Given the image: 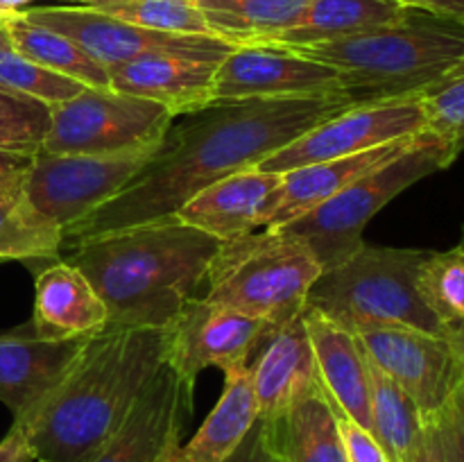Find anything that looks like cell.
<instances>
[{
    "label": "cell",
    "instance_id": "cell-1",
    "mask_svg": "<svg viewBox=\"0 0 464 462\" xmlns=\"http://www.w3.org/2000/svg\"><path fill=\"white\" fill-rule=\"evenodd\" d=\"M353 107L344 93L313 98L216 100L199 111L172 120L161 145L134 179L63 231L62 249L111 231L175 216L207 186L256 168L311 127Z\"/></svg>",
    "mask_w": 464,
    "mask_h": 462
},
{
    "label": "cell",
    "instance_id": "cell-5",
    "mask_svg": "<svg viewBox=\"0 0 464 462\" xmlns=\"http://www.w3.org/2000/svg\"><path fill=\"white\" fill-rule=\"evenodd\" d=\"M324 272L304 240L276 229L222 243L207 274V302L272 326L295 320L306 308L308 293Z\"/></svg>",
    "mask_w": 464,
    "mask_h": 462
},
{
    "label": "cell",
    "instance_id": "cell-27",
    "mask_svg": "<svg viewBox=\"0 0 464 462\" xmlns=\"http://www.w3.org/2000/svg\"><path fill=\"white\" fill-rule=\"evenodd\" d=\"M5 32L9 36L12 50L23 54L30 62L50 71L66 75L84 86H109V71L91 59L84 50L59 32L30 23L21 12L5 23Z\"/></svg>",
    "mask_w": 464,
    "mask_h": 462
},
{
    "label": "cell",
    "instance_id": "cell-39",
    "mask_svg": "<svg viewBox=\"0 0 464 462\" xmlns=\"http://www.w3.org/2000/svg\"><path fill=\"white\" fill-rule=\"evenodd\" d=\"M62 3L75 5V7H93V9H100V7H107V5L121 3V0H62Z\"/></svg>",
    "mask_w": 464,
    "mask_h": 462
},
{
    "label": "cell",
    "instance_id": "cell-23",
    "mask_svg": "<svg viewBox=\"0 0 464 462\" xmlns=\"http://www.w3.org/2000/svg\"><path fill=\"white\" fill-rule=\"evenodd\" d=\"M258 419L249 367L225 374V390L188 442L168 448L161 462H227Z\"/></svg>",
    "mask_w": 464,
    "mask_h": 462
},
{
    "label": "cell",
    "instance_id": "cell-4",
    "mask_svg": "<svg viewBox=\"0 0 464 462\" xmlns=\"http://www.w3.org/2000/svg\"><path fill=\"white\" fill-rule=\"evenodd\" d=\"M426 256V249L362 243L352 256L317 276L306 308H315L352 331L401 324L435 335H458L433 315L417 290V272Z\"/></svg>",
    "mask_w": 464,
    "mask_h": 462
},
{
    "label": "cell",
    "instance_id": "cell-40",
    "mask_svg": "<svg viewBox=\"0 0 464 462\" xmlns=\"http://www.w3.org/2000/svg\"><path fill=\"white\" fill-rule=\"evenodd\" d=\"M30 3H34V0H0V9H5V12H21Z\"/></svg>",
    "mask_w": 464,
    "mask_h": 462
},
{
    "label": "cell",
    "instance_id": "cell-17",
    "mask_svg": "<svg viewBox=\"0 0 464 462\" xmlns=\"http://www.w3.org/2000/svg\"><path fill=\"white\" fill-rule=\"evenodd\" d=\"M247 367L258 419L276 421L320 380L304 313L285 324L275 326Z\"/></svg>",
    "mask_w": 464,
    "mask_h": 462
},
{
    "label": "cell",
    "instance_id": "cell-35",
    "mask_svg": "<svg viewBox=\"0 0 464 462\" xmlns=\"http://www.w3.org/2000/svg\"><path fill=\"white\" fill-rule=\"evenodd\" d=\"M227 462H281L270 421L256 419Z\"/></svg>",
    "mask_w": 464,
    "mask_h": 462
},
{
    "label": "cell",
    "instance_id": "cell-19",
    "mask_svg": "<svg viewBox=\"0 0 464 462\" xmlns=\"http://www.w3.org/2000/svg\"><path fill=\"white\" fill-rule=\"evenodd\" d=\"M317 379L331 406L372 430L370 410V362L361 340L352 329L329 320L315 308L304 311Z\"/></svg>",
    "mask_w": 464,
    "mask_h": 462
},
{
    "label": "cell",
    "instance_id": "cell-36",
    "mask_svg": "<svg viewBox=\"0 0 464 462\" xmlns=\"http://www.w3.org/2000/svg\"><path fill=\"white\" fill-rule=\"evenodd\" d=\"M411 462H447L438 417H424V428Z\"/></svg>",
    "mask_w": 464,
    "mask_h": 462
},
{
    "label": "cell",
    "instance_id": "cell-26",
    "mask_svg": "<svg viewBox=\"0 0 464 462\" xmlns=\"http://www.w3.org/2000/svg\"><path fill=\"white\" fill-rule=\"evenodd\" d=\"M213 36L234 48L272 43L293 30L311 0H195Z\"/></svg>",
    "mask_w": 464,
    "mask_h": 462
},
{
    "label": "cell",
    "instance_id": "cell-24",
    "mask_svg": "<svg viewBox=\"0 0 464 462\" xmlns=\"http://www.w3.org/2000/svg\"><path fill=\"white\" fill-rule=\"evenodd\" d=\"M408 9L399 0H311L299 25L279 34L272 43L304 48L365 34L401 21Z\"/></svg>",
    "mask_w": 464,
    "mask_h": 462
},
{
    "label": "cell",
    "instance_id": "cell-25",
    "mask_svg": "<svg viewBox=\"0 0 464 462\" xmlns=\"http://www.w3.org/2000/svg\"><path fill=\"white\" fill-rule=\"evenodd\" d=\"M270 424L281 462H347L335 412L320 380Z\"/></svg>",
    "mask_w": 464,
    "mask_h": 462
},
{
    "label": "cell",
    "instance_id": "cell-38",
    "mask_svg": "<svg viewBox=\"0 0 464 462\" xmlns=\"http://www.w3.org/2000/svg\"><path fill=\"white\" fill-rule=\"evenodd\" d=\"M399 3L406 5V7L424 9V12L456 18V21L464 23V0H399Z\"/></svg>",
    "mask_w": 464,
    "mask_h": 462
},
{
    "label": "cell",
    "instance_id": "cell-11",
    "mask_svg": "<svg viewBox=\"0 0 464 462\" xmlns=\"http://www.w3.org/2000/svg\"><path fill=\"white\" fill-rule=\"evenodd\" d=\"M21 14L30 23L71 39L107 71L148 53H188L225 59L234 50V45L216 36L145 30L93 7L50 5V7H25L21 9Z\"/></svg>",
    "mask_w": 464,
    "mask_h": 462
},
{
    "label": "cell",
    "instance_id": "cell-3",
    "mask_svg": "<svg viewBox=\"0 0 464 462\" xmlns=\"http://www.w3.org/2000/svg\"><path fill=\"white\" fill-rule=\"evenodd\" d=\"M220 245L168 216L75 245L63 261L100 294L109 311L107 329H168L207 284Z\"/></svg>",
    "mask_w": 464,
    "mask_h": 462
},
{
    "label": "cell",
    "instance_id": "cell-8",
    "mask_svg": "<svg viewBox=\"0 0 464 462\" xmlns=\"http://www.w3.org/2000/svg\"><path fill=\"white\" fill-rule=\"evenodd\" d=\"M152 154L89 157L41 149L25 163V193L32 207L63 234L116 197Z\"/></svg>",
    "mask_w": 464,
    "mask_h": 462
},
{
    "label": "cell",
    "instance_id": "cell-37",
    "mask_svg": "<svg viewBox=\"0 0 464 462\" xmlns=\"http://www.w3.org/2000/svg\"><path fill=\"white\" fill-rule=\"evenodd\" d=\"M36 453L27 442L25 433L12 424V430L0 439V462H34Z\"/></svg>",
    "mask_w": 464,
    "mask_h": 462
},
{
    "label": "cell",
    "instance_id": "cell-16",
    "mask_svg": "<svg viewBox=\"0 0 464 462\" xmlns=\"http://www.w3.org/2000/svg\"><path fill=\"white\" fill-rule=\"evenodd\" d=\"M220 62L208 54L148 53L109 68V86L163 104L175 118L186 116L216 102L213 80Z\"/></svg>",
    "mask_w": 464,
    "mask_h": 462
},
{
    "label": "cell",
    "instance_id": "cell-7",
    "mask_svg": "<svg viewBox=\"0 0 464 462\" xmlns=\"http://www.w3.org/2000/svg\"><path fill=\"white\" fill-rule=\"evenodd\" d=\"M175 116L152 100L121 93L111 86H86L75 98L50 107L41 149L50 154L154 152Z\"/></svg>",
    "mask_w": 464,
    "mask_h": 462
},
{
    "label": "cell",
    "instance_id": "cell-34",
    "mask_svg": "<svg viewBox=\"0 0 464 462\" xmlns=\"http://www.w3.org/2000/svg\"><path fill=\"white\" fill-rule=\"evenodd\" d=\"M435 417L442 433L447 462H464V380Z\"/></svg>",
    "mask_w": 464,
    "mask_h": 462
},
{
    "label": "cell",
    "instance_id": "cell-31",
    "mask_svg": "<svg viewBox=\"0 0 464 462\" xmlns=\"http://www.w3.org/2000/svg\"><path fill=\"white\" fill-rule=\"evenodd\" d=\"M0 89L39 100L45 107H54V104L75 98L86 86L50 68L39 66L9 48L0 53Z\"/></svg>",
    "mask_w": 464,
    "mask_h": 462
},
{
    "label": "cell",
    "instance_id": "cell-13",
    "mask_svg": "<svg viewBox=\"0 0 464 462\" xmlns=\"http://www.w3.org/2000/svg\"><path fill=\"white\" fill-rule=\"evenodd\" d=\"M344 93V82L329 63L285 45L261 43L234 48L213 80L216 100L313 98Z\"/></svg>",
    "mask_w": 464,
    "mask_h": 462
},
{
    "label": "cell",
    "instance_id": "cell-10",
    "mask_svg": "<svg viewBox=\"0 0 464 462\" xmlns=\"http://www.w3.org/2000/svg\"><path fill=\"white\" fill-rule=\"evenodd\" d=\"M421 131H426V116L420 95L353 104L304 131L302 136L263 159L256 168L284 175L311 163L352 157L392 140L412 139Z\"/></svg>",
    "mask_w": 464,
    "mask_h": 462
},
{
    "label": "cell",
    "instance_id": "cell-15",
    "mask_svg": "<svg viewBox=\"0 0 464 462\" xmlns=\"http://www.w3.org/2000/svg\"><path fill=\"white\" fill-rule=\"evenodd\" d=\"M284 175L279 172L258 168L234 172L199 190L181 204L175 216L220 243H231L252 231L266 229Z\"/></svg>",
    "mask_w": 464,
    "mask_h": 462
},
{
    "label": "cell",
    "instance_id": "cell-41",
    "mask_svg": "<svg viewBox=\"0 0 464 462\" xmlns=\"http://www.w3.org/2000/svg\"><path fill=\"white\" fill-rule=\"evenodd\" d=\"M9 48H12V43H9L7 32H5V27H0V53H5V50Z\"/></svg>",
    "mask_w": 464,
    "mask_h": 462
},
{
    "label": "cell",
    "instance_id": "cell-21",
    "mask_svg": "<svg viewBox=\"0 0 464 462\" xmlns=\"http://www.w3.org/2000/svg\"><path fill=\"white\" fill-rule=\"evenodd\" d=\"M412 139L392 140V143L379 145V148L352 154V157L329 159V161L311 163V166L284 172V184H281L279 197H276L270 217H267L266 229H279V226L302 217L304 213L313 211L322 202L347 188L349 184L379 168L381 163L397 157Z\"/></svg>",
    "mask_w": 464,
    "mask_h": 462
},
{
    "label": "cell",
    "instance_id": "cell-14",
    "mask_svg": "<svg viewBox=\"0 0 464 462\" xmlns=\"http://www.w3.org/2000/svg\"><path fill=\"white\" fill-rule=\"evenodd\" d=\"M193 392L195 385L163 365L121 428L89 462H161L181 439L193 412Z\"/></svg>",
    "mask_w": 464,
    "mask_h": 462
},
{
    "label": "cell",
    "instance_id": "cell-6",
    "mask_svg": "<svg viewBox=\"0 0 464 462\" xmlns=\"http://www.w3.org/2000/svg\"><path fill=\"white\" fill-rule=\"evenodd\" d=\"M458 154L460 152L456 148L440 140L438 136L421 131L397 157L381 163L338 195L276 231L304 240L326 270L361 249V245L365 243L362 231L367 222L385 204L392 202L397 195L424 177L451 166Z\"/></svg>",
    "mask_w": 464,
    "mask_h": 462
},
{
    "label": "cell",
    "instance_id": "cell-42",
    "mask_svg": "<svg viewBox=\"0 0 464 462\" xmlns=\"http://www.w3.org/2000/svg\"><path fill=\"white\" fill-rule=\"evenodd\" d=\"M18 12H5V9H0V27H5V23L12 21L14 16H16Z\"/></svg>",
    "mask_w": 464,
    "mask_h": 462
},
{
    "label": "cell",
    "instance_id": "cell-18",
    "mask_svg": "<svg viewBox=\"0 0 464 462\" xmlns=\"http://www.w3.org/2000/svg\"><path fill=\"white\" fill-rule=\"evenodd\" d=\"M86 338L44 340L32 322L0 333V401L14 412L25 415L41 401L72 365Z\"/></svg>",
    "mask_w": 464,
    "mask_h": 462
},
{
    "label": "cell",
    "instance_id": "cell-20",
    "mask_svg": "<svg viewBox=\"0 0 464 462\" xmlns=\"http://www.w3.org/2000/svg\"><path fill=\"white\" fill-rule=\"evenodd\" d=\"M107 306L75 265L57 258L36 274L32 329L39 338H91L107 329Z\"/></svg>",
    "mask_w": 464,
    "mask_h": 462
},
{
    "label": "cell",
    "instance_id": "cell-9",
    "mask_svg": "<svg viewBox=\"0 0 464 462\" xmlns=\"http://www.w3.org/2000/svg\"><path fill=\"white\" fill-rule=\"evenodd\" d=\"M367 358L420 408L435 417L464 380V331L435 335L401 324L361 326L353 331Z\"/></svg>",
    "mask_w": 464,
    "mask_h": 462
},
{
    "label": "cell",
    "instance_id": "cell-33",
    "mask_svg": "<svg viewBox=\"0 0 464 462\" xmlns=\"http://www.w3.org/2000/svg\"><path fill=\"white\" fill-rule=\"evenodd\" d=\"M331 403V401H329ZM334 408V406H331ZM335 426H338L340 442H343L344 460L347 462H390L388 453L381 447L376 435L362 424L353 421L343 410L334 408Z\"/></svg>",
    "mask_w": 464,
    "mask_h": 462
},
{
    "label": "cell",
    "instance_id": "cell-22",
    "mask_svg": "<svg viewBox=\"0 0 464 462\" xmlns=\"http://www.w3.org/2000/svg\"><path fill=\"white\" fill-rule=\"evenodd\" d=\"M25 163L27 159L0 157V263L57 261L63 234L32 207Z\"/></svg>",
    "mask_w": 464,
    "mask_h": 462
},
{
    "label": "cell",
    "instance_id": "cell-12",
    "mask_svg": "<svg viewBox=\"0 0 464 462\" xmlns=\"http://www.w3.org/2000/svg\"><path fill=\"white\" fill-rule=\"evenodd\" d=\"M272 329L275 326L256 317L195 297L168 326L166 365L190 385L208 367L229 374L249 365Z\"/></svg>",
    "mask_w": 464,
    "mask_h": 462
},
{
    "label": "cell",
    "instance_id": "cell-32",
    "mask_svg": "<svg viewBox=\"0 0 464 462\" xmlns=\"http://www.w3.org/2000/svg\"><path fill=\"white\" fill-rule=\"evenodd\" d=\"M426 116V131L440 140L464 149V72L420 95Z\"/></svg>",
    "mask_w": 464,
    "mask_h": 462
},
{
    "label": "cell",
    "instance_id": "cell-30",
    "mask_svg": "<svg viewBox=\"0 0 464 462\" xmlns=\"http://www.w3.org/2000/svg\"><path fill=\"white\" fill-rule=\"evenodd\" d=\"M100 12L145 30L213 36L195 0H121L100 7Z\"/></svg>",
    "mask_w": 464,
    "mask_h": 462
},
{
    "label": "cell",
    "instance_id": "cell-28",
    "mask_svg": "<svg viewBox=\"0 0 464 462\" xmlns=\"http://www.w3.org/2000/svg\"><path fill=\"white\" fill-rule=\"evenodd\" d=\"M370 362L372 433L388 453L390 462H411L424 428V417L411 397Z\"/></svg>",
    "mask_w": 464,
    "mask_h": 462
},
{
    "label": "cell",
    "instance_id": "cell-29",
    "mask_svg": "<svg viewBox=\"0 0 464 462\" xmlns=\"http://www.w3.org/2000/svg\"><path fill=\"white\" fill-rule=\"evenodd\" d=\"M417 290L449 331H464V238L451 249L429 252L417 272Z\"/></svg>",
    "mask_w": 464,
    "mask_h": 462
},
{
    "label": "cell",
    "instance_id": "cell-2",
    "mask_svg": "<svg viewBox=\"0 0 464 462\" xmlns=\"http://www.w3.org/2000/svg\"><path fill=\"white\" fill-rule=\"evenodd\" d=\"M168 329H104L63 379L14 424L39 462H89L166 365Z\"/></svg>",
    "mask_w": 464,
    "mask_h": 462
}]
</instances>
